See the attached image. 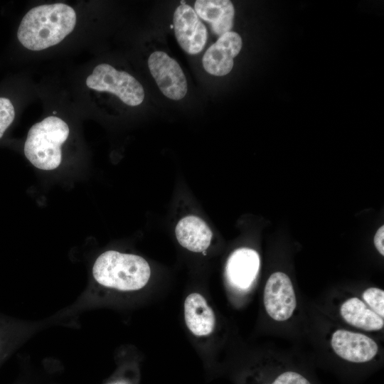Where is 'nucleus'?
Segmentation results:
<instances>
[{"label": "nucleus", "instance_id": "obj_1", "mask_svg": "<svg viewBox=\"0 0 384 384\" xmlns=\"http://www.w3.org/2000/svg\"><path fill=\"white\" fill-rule=\"evenodd\" d=\"M75 24L76 14L71 6L63 3L43 4L23 16L17 38L26 48L41 50L61 42Z\"/></svg>", "mask_w": 384, "mask_h": 384}, {"label": "nucleus", "instance_id": "obj_2", "mask_svg": "<svg viewBox=\"0 0 384 384\" xmlns=\"http://www.w3.org/2000/svg\"><path fill=\"white\" fill-rule=\"evenodd\" d=\"M92 274L101 285L121 291H134L146 284L151 269L146 260L139 255L108 250L97 257Z\"/></svg>", "mask_w": 384, "mask_h": 384}, {"label": "nucleus", "instance_id": "obj_3", "mask_svg": "<svg viewBox=\"0 0 384 384\" xmlns=\"http://www.w3.org/2000/svg\"><path fill=\"white\" fill-rule=\"evenodd\" d=\"M70 129L63 119L53 116L45 118L29 129L24 144V154L36 168L53 170L61 163V146Z\"/></svg>", "mask_w": 384, "mask_h": 384}, {"label": "nucleus", "instance_id": "obj_4", "mask_svg": "<svg viewBox=\"0 0 384 384\" xmlns=\"http://www.w3.org/2000/svg\"><path fill=\"white\" fill-rule=\"evenodd\" d=\"M87 86L100 92L117 95L129 106L139 105L144 99V90L140 82L124 71H119L110 65H97L86 79Z\"/></svg>", "mask_w": 384, "mask_h": 384}, {"label": "nucleus", "instance_id": "obj_5", "mask_svg": "<svg viewBox=\"0 0 384 384\" xmlns=\"http://www.w3.org/2000/svg\"><path fill=\"white\" fill-rule=\"evenodd\" d=\"M149 71L161 92L168 98L178 100L188 90L186 76L178 63L163 51L152 53L148 59Z\"/></svg>", "mask_w": 384, "mask_h": 384}, {"label": "nucleus", "instance_id": "obj_6", "mask_svg": "<svg viewBox=\"0 0 384 384\" xmlns=\"http://www.w3.org/2000/svg\"><path fill=\"white\" fill-rule=\"evenodd\" d=\"M264 305L274 320L284 321L289 319L297 306L296 295L289 277L284 272L270 275L264 289Z\"/></svg>", "mask_w": 384, "mask_h": 384}, {"label": "nucleus", "instance_id": "obj_7", "mask_svg": "<svg viewBox=\"0 0 384 384\" xmlns=\"http://www.w3.org/2000/svg\"><path fill=\"white\" fill-rule=\"evenodd\" d=\"M173 26L176 40L184 51L196 55L203 50L208 31L194 9L186 4L178 6L174 14Z\"/></svg>", "mask_w": 384, "mask_h": 384}, {"label": "nucleus", "instance_id": "obj_8", "mask_svg": "<svg viewBox=\"0 0 384 384\" xmlns=\"http://www.w3.org/2000/svg\"><path fill=\"white\" fill-rule=\"evenodd\" d=\"M242 46V38L235 32L229 31L219 36L203 55L204 69L215 76L226 75L231 71L233 58L239 54Z\"/></svg>", "mask_w": 384, "mask_h": 384}, {"label": "nucleus", "instance_id": "obj_9", "mask_svg": "<svg viewBox=\"0 0 384 384\" xmlns=\"http://www.w3.org/2000/svg\"><path fill=\"white\" fill-rule=\"evenodd\" d=\"M331 344L339 357L356 363L370 361L376 356L378 350L377 343L371 338L343 329L334 332Z\"/></svg>", "mask_w": 384, "mask_h": 384}, {"label": "nucleus", "instance_id": "obj_10", "mask_svg": "<svg viewBox=\"0 0 384 384\" xmlns=\"http://www.w3.org/2000/svg\"><path fill=\"white\" fill-rule=\"evenodd\" d=\"M260 268L257 252L242 247L235 250L226 264V275L229 282L235 288L248 289L255 279Z\"/></svg>", "mask_w": 384, "mask_h": 384}, {"label": "nucleus", "instance_id": "obj_11", "mask_svg": "<svg viewBox=\"0 0 384 384\" xmlns=\"http://www.w3.org/2000/svg\"><path fill=\"white\" fill-rule=\"evenodd\" d=\"M194 10L201 18L210 24L213 33L220 36L230 31L235 9L228 0H197Z\"/></svg>", "mask_w": 384, "mask_h": 384}, {"label": "nucleus", "instance_id": "obj_12", "mask_svg": "<svg viewBox=\"0 0 384 384\" xmlns=\"http://www.w3.org/2000/svg\"><path fill=\"white\" fill-rule=\"evenodd\" d=\"M179 244L194 252H201L210 245L212 232L206 222L196 215L181 218L175 228Z\"/></svg>", "mask_w": 384, "mask_h": 384}, {"label": "nucleus", "instance_id": "obj_13", "mask_svg": "<svg viewBox=\"0 0 384 384\" xmlns=\"http://www.w3.org/2000/svg\"><path fill=\"white\" fill-rule=\"evenodd\" d=\"M184 316L187 327L196 336L209 335L214 329V313L200 294L192 293L186 297Z\"/></svg>", "mask_w": 384, "mask_h": 384}, {"label": "nucleus", "instance_id": "obj_14", "mask_svg": "<svg viewBox=\"0 0 384 384\" xmlns=\"http://www.w3.org/2000/svg\"><path fill=\"white\" fill-rule=\"evenodd\" d=\"M340 313L348 324L366 331H378L384 326L383 318L357 297L346 300L341 306Z\"/></svg>", "mask_w": 384, "mask_h": 384}, {"label": "nucleus", "instance_id": "obj_15", "mask_svg": "<svg viewBox=\"0 0 384 384\" xmlns=\"http://www.w3.org/2000/svg\"><path fill=\"white\" fill-rule=\"evenodd\" d=\"M362 297L365 302L374 312L380 317H384V291L376 287L365 290Z\"/></svg>", "mask_w": 384, "mask_h": 384}, {"label": "nucleus", "instance_id": "obj_16", "mask_svg": "<svg viewBox=\"0 0 384 384\" xmlns=\"http://www.w3.org/2000/svg\"><path fill=\"white\" fill-rule=\"evenodd\" d=\"M14 117V107L10 100L0 97V139L13 122Z\"/></svg>", "mask_w": 384, "mask_h": 384}, {"label": "nucleus", "instance_id": "obj_17", "mask_svg": "<svg viewBox=\"0 0 384 384\" xmlns=\"http://www.w3.org/2000/svg\"><path fill=\"white\" fill-rule=\"evenodd\" d=\"M267 384H311L299 373L287 370L278 374L271 383Z\"/></svg>", "mask_w": 384, "mask_h": 384}, {"label": "nucleus", "instance_id": "obj_18", "mask_svg": "<svg viewBox=\"0 0 384 384\" xmlns=\"http://www.w3.org/2000/svg\"><path fill=\"white\" fill-rule=\"evenodd\" d=\"M383 240H384V226L382 225L381 227L378 228V230H377L374 236V245L376 249L378 250V251L382 255H384Z\"/></svg>", "mask_w": 384, "mask_h": 384}, {"label": "nucleus", "instance_id": "obj_19", "mask_svg": "<svg viewBox=\"0 0 384 384\" xmlns=\"http://www.w3.org/2000/svg\"><path fill=\"white\" fill-rule=\"evenodd\" d=\"M110 384H128V383L125 381H117V382H114Z\"/></svg>", "mask_w": 384, "mask_h": 384}, {"label": "nucleus", "instance_id": "obj_20", "mask_svg": "<svg viewBox=\"0 0 384 384\" xmlns=\"http://www.w3.org/2000/svg\"><path fill=\"white\" fill-rule=\"evenodd\" d=\"M1 335H0V354H1Z\"/></svg>", "mask_w": 384, "mask_h": 384}, {"label": "nucleus", "instance_id": "obj_21", "mask_svg": "<svg viewBox=\"0 0 384 384\" xmlns=\"http://www.w3.org/2000/svg\"><path fill=\"white\" fill-rule=\"evenodd\" d=\"M186 4V1H181V5H184Z\"/></svg>", "mask_w": 384, "mask_h": 384}, {"label": "nucleus", "instance_id": "obj_22", "mask_svg": "<svg viewBox=\"0 0 384 384\" xmlns=\"http://www.w3.org/2000/svg\"><path fill=\"white\" fill-rule=\"evenodd\" d=\"M170 28H174L173 24H171V25L170 26Z\"/></svg>", "mask_w": 384, "mask_h": 384}]
</instances>
